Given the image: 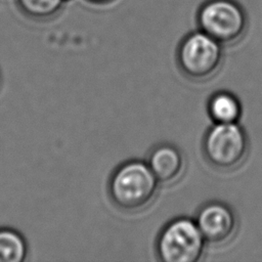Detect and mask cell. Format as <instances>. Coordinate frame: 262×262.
Here are the masks:
<instances>
[{"instance_id": "cell-1", "label": "cell", "mask_w": 262, "mask_h": 262, "mask_svg": "<svg viewBox=\"0 0 262 262\" xmlns=\"http://www.w3.org/2000/svg\"><path fill=\"white\" fill-rule=\"evenodd\" d=\"M160 182L146 161L131 159L121 163L107 181V194L112 204L122 212L138 213L156 200Z\"/></svg>"}, {"instance_id": "cell-2", "label": "cell", "mask_w": 262, "mask_h": 262, "mask_svg": "<svg viewBox=\"0 0 262 262\" xmlns=\"http://www.w3.org/2000/svg\"><path fill=\"white\" fill-rule=\"evenodd\" d=\"M250 151L245 128L236 123H213L202 139V152L215 170L230 172L239 168Z\"/></svg>"}, {"instance_id": "cell-3", "label": "cell", "mask_w": 262, "mask_h": 262, "mask_svg": "<svg viewBox=\"0 0 262 262\" xmlns=\"http://www.w3.org/2000/svg\"><path fill=\"white\" fill-rule=\"evenodd\" d=\"M223 59V45L200 29L186 34L176 49L177 68L192 82L212 79L221 69Z\"/></svg>"}, {"instance_id": "cell-4", "label": "cell", "mask_w": 262, "mask_h": 262, "mask_svg": "<svg viewBox=\"0 0 262 262\" xmlns=\"http://www.w3.org/2000/svg\"><path fill=\"white\" fill-rule=\"evenodd\" d=\"M206 245L194 218L180 216L161 228L155 252L161 262H198L205 255Z\"/></svg>"}, {"instance_id": "cell-5", "label": "cell", "mask_w": 262, "mask_h": 262, "mask_svg": "<svg viewBox=\"0 0 262 262\" xmlns=\"http://www.w3.org/2000/svg\"><path fill=\"white\" fill-rule=\"evenodd\" d=\"M198 29L223 46L238 43L247 33L248 16L235 0H206L196 11Z\"/></svg>"}, {"instance_id": "cell-6", "label": "cell", "mask_w": 262, "mask_h": 262, "mask_svg": "<svg viewBox=\"0 0 262 262\" xmlns=\"http://www.w3.org/2000/svg\"><path fill=\"white\" fill-rule=\"evenodd\" d=\"M194 220L207 244L223 246L235 236L238 218L228 204L212 200L203 204L196 211Z\"/></svg>"}, {"instance_id": "cell-7", "label": "cell", "mask_w": 262, "mask_h": 262, "mask_svg": "<svg viewBox=\"0 0 262 262\" xmlns=\"http://www.w3.org/2000/svg\"><path fill=\"white\" fill-rule=\"evenodd\" d=\"M145 161L162 185L177 183L186 171V158L183 151L170 142L154 145Z\"/></svg>"}, {"instance_id": "cell-8", "label": "cell", "mask_w": 262, "mask_h": 262, "mask_svg": "<svg viewBox=\"0 0 262 262\" xmlns=\"http://www.w3.org/2000/svg\"><path fill=\"white\" fill-rule=\"evenodd\" d=\"M207 112L213 123H236L242 118L243 106L235 94L219 90L209 97Z\"/></svg>"}, {"instance_id": "cell-9", "label": "cell", "mask_w": 262, "mask_h": 262, "mask_svg": "<svg viewBox=\"0 0 262 262\" xmlns=\"http://www.w3.org/2000/svg\"><path fill=\"white\" fill-rule=\"evenodd\" d=\"M24 237L13 229H0V262H21L27 256Z\"/></svg>"}, {"instance_id": "cell-10", "label": "cell", "mask_w": 262, "mask_h": 262, "mask_svg": "<svg viewBox=\"0 0 262 262\" xmlns=\"http://www.w3.org/2000/svg\"><path fill=\"white\" fill-rule=\"evenodd\" d=\"M19 10L34 19H47L56 15L64 0H15Z\"/></svg>"}, {"instance_id": "cell-11", "label": "cell", "mask_w": 262, "mask_h": 262, "mask_svg": "<svg viewBox=\"0 0 262 262\" xmlns=\"http://www.w3.org/2000/svg\"><path fill=\"white\" fill-rule=\"evenodd\" d=\"M87 2H89L90 4H94V5H106L112 3L115 0H86Z\"/></svg>"}, {"instance_id": "cell-12", "label": "cell", "mask_w": 262, "mask_h": 262, "mask_svg": "<svg viewBox=\"0 0 262 262\" xmlns=\"http://www.w3.org/2000/svg\"><path fill=\"white\" fill-rule=\"evenodd\" d=\"M66 1H70V0H64V2H66Z\"/></svg>"}]
</instances>
